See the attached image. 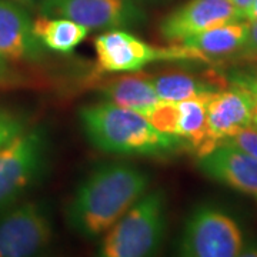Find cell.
<instances>
[{
    "label": "cell",
    "instance_id": "24",
    "mask_svg": "<svg viewBox=\"0 0 257 257\" xmlns=\"http://www.w3.org/2000/svg\"><path fill=\"white\" fill-rule=\"evenodd\" d=\"M230 2H231V5L237 9V12L240 13V16L246 20V15H247L248 9H250L251 3H253L254 0H230Z\"/></svg>",
    "mask_w": 257,
    "mask_h": 257
},
{
    "label": "cell",
    "instance_id": "10",
    "mask_svg": "<svg viewBox=\"0 0 257 257\" xmlns=\"http://www.w3.org/2000/svg\"><path fill=\"white\" fill-rule=\"evenodd\" d=\"M253 101L246 90L234 86L229 90H216L207 99L209 140L216 147L251 126Z\"/></svg>",
    "mask_w": 257,
    "mask_h": 257
},
{
    "label": "cell",
    "instance_id": "26",
    "mask_svg": "<svg viewBox=\"0 0 257 257\" xmlns=\"http://www.w3.org/2000/svg\"><path fill=\"white\" fill-rule=\"evenodd\" d=\"M16 2H20V3H32L35 0H16Z\"/></svg>",
    "mask_w": 257,
    "mask_h": 257
},
{
    "label": "cell",
    "instance_id": "6",
    "mask_svg": "<svg viewBox=\"0 0 257 257\" xmlns=\"http://www.w3.org/2000/svg\"><path fill=\"white\" fill-rule=\"evenodd\" d=\"M243 253L237 223L226 213L200 207L184 226L180 254L189 257H234Z\"/></svg>",
    "mask_w": 257,
    "mask_h": 257
},
{
    "label": "cell",
    "instance_id": "5",
    "mask_svg": "<svg viewBox=\"0 0 257 257\" xmlns=\"http://www.w3.org/2000/svg\"><path fill=\"white\" fill-rule=\"evenodd\" d=\"M46 149L42 128L23 130L0 147V213L39 179L46 163Z\"/></svg>",
    "mask_w": 257,
    "mask_h": 257
},
{
    "label": "cell",
    "instance_id": "1",
    "mask_svg": "<svg viewBox=\"0 0 257 257\" xmlns=\"http://www.w3.org/2000/svg\"><path fill=\"white\" fill-rule=\"evenodd\" d=\"M150 176L128 163H106L94 169L67 207L70 227L93 239L107 231L146 193Z\"/></svg>",
    "mask_w": 257,
    "mask_h": 257
},
{
    "label": "cell",
    "instance_id": "2",
    "mask_svg": "<svg viewBox=\"0 0 257 257\" xmlns=\"http://www.w3.org/2000/svg\"><path fill=\"white\" fill-rule=\"evenodd\" d=\"M79 117L89 142L104 153L160 156L179 146V138L156 130L142 113L109 101L82 107Z\"/></svg>",
    "mask_w": 257,
    "mask_h": 257
},
{
    "label": "cell",
    "instance_id": "17",
    "mask_svg": "<svg viewBox=\"0 0 257 257\" xmlns=\"http://www.w3.org/2000/svg\"><path fill=\"white\" fill-rule=\"evenodd\" d=\"M153 84L160 100L173 101V103H179L193 97H202L216 92V89H213V86L210 84L197 80L192 74L182 73V72L166 73L159 77H153Z\"/></svg>",
    "mask_w": 257,
    "mask_h": 257
},
{
    "label": "cell",
    "instance_id": "23",
    "mask_svg": "<svg viewBox=\"0 0 257 257\" xmlns=\"http://www.w3.org/2000/svg\"><path fill=\"white\" fill-rule=\"evenodd\" d=\"M241 52L243 55L257 56V23L248 25L247 39L241 47Z\"/></svg>",
    "mask_w": 257,
    "mask_h": 257
},
{
    "label": "cell",
    "instance_id": "22",
    "mask_svg": "<svg viewBox=\"0 0 257 257\" xmlns=\"http://www.w3.org/2000/svg\"><path fill=\"white\" fill-rule=\"evenodd\" d=\"M20 80H22V77L10 66V60L0 57V87L16 86Z\"/></svg>",
    "mask_w": 257,
    "mask_h": 257
},
{
    "label": "cell",
    "instance_id": "8",
    "mask_svg": "<svg viewBox=\"0 0 257 257\" xmlns=\"http://www.w3.org/2000/svg\"><path fill=\"white\" fill-rule=\"evenodd\" d=\"M40 12L89 29L136 28L146 20L145 12L130 0H42Z\"/></svg>",
    "mask_w": 257,
    "mask_h": 257
},
{
    "label": "cell",
    "instance_id": "12",
    "mask_svg": "<svg viewBox=\"0 0 257 257\" xmlns=\"http://www.w3.org/2000/svg\"><path fill=\"white\" fill-rule=\"evenodd\" d=\"M32 19L13 2L0 0V57L36 62L43 56V45L33 35Z\"/></svg>",
    "mask_w": 257,
    "mask_h": 257
},
{
    "label": "cell",
    "instance_id": "14",
    "mask_svg": "<svg viewBox=\"0 0 257 257\" xmlns=\"http://www.w3.org/2000/svg\"><path fill=\"white\" fill-rule=\"evenodd\" d=\"M101 93L113 104L139 111L143 116L162 101L157 96L153 79L146 74L120 76L106 83Z\"/></svg>",
    "mask_w": 257,
    "mask_h": 257
},
{
    "label": "cell",
    "instance_id": "7",
    "mask_svg": "<svg viewBox=\"0 0 257 257\" xmlns=\"http://www.w3.org/2000/svg\"><path fill=\"white\" fill-rule=\"evenodd\" d=\"M52 221L39 203H23L0 216V257L39 254L52 240Z\"/></svg>",
    "mask_w": 257,
    "mask_h": 257
},
{
    "label": "cell",
    "instance_id": "3",
    "mask_svg": "<svg viewBox=\"0 0 257 257\" xmlns=\"http://www.w3.org/2000/svg\"><path fill=\"white\" fill-rule=\"evenodd\" d=\"M166 194L157 189L142 196L116 221L100 246L103 257H145L155 254L165 237Z\"/></svg>",
    "mask_w": 257,
    "mask_h": 257
},
{
    "label": "cell",
    "instance_id": "11",
    "mask_svg": "<svg viewBox=\"0 0 257 257\" xmlns=\"http://www.w3.org/2000/svg\"><path fill=\"white\" fill-rule=\"evenodd\" d=\"M199 166L204 175L257 200V159L243 150L221 143L200 157Z\"/></svg>",
    "mask_w": 257,
    "mask_h": 257
},
{
    "label": "cell",
    "instance_id": "25",
    "mask_svg": "<svg viewBox=\"0 0 257 257\" xmlns=\"http://www.w3.org/2000/svg\"><path fill=\"white\" fill-rule=\"evenodd\" d=\"M246 20L248 23H257V0H254L248 9L247 15H246Z\"/></svg>",
    "mask_w": 257,
    "mask_h": 257
},
{
    "label": "cell",
    "instance_id": "19",
    "mask_svg": "<svg viewBox=\"0 0 257 257\" xmlns=\"http://www.w3.org/2000/svg\"><path fill=\"white\" fill-rule=\"evenodd\" d=\"M233 84L239 86L243 90H246L250 99L253 101V114L251 123L257 127V66L250 67L247 70L237 72L233 76Z\"/></svg>",
    "mask_w": 257,
    "mask_h": 257
},
{
    "label": "cell",
    "instance_id": "18",
    "mask_svg": "<svg viewBox=\"0 0 257 257\" xmlns=\"http://www.w3.org/2000/svg\"><path fill=\"white\" fill-rule=\"evenodd\" d=\"M145 117L156 130L177 138V120H179L177 103L162 100L152 110L147 111Z\"/></svg>",
    "mask_w": 257,
    "mask_h": 257
},
{
    "label": "cell",
    "instance_id": "4",
    "mask_svg": "<svg viewBox=\"0 0 257 257\" xmlns=\"http://www.w3.org/2000/svg\"><path fill=\"white\" fill-rule=\"evenodd\" d=\"M97 67L104 73L139 72L150 63L172 60H203L194 49L183 43L152 46L124 29H111L94 39Z\"/></svg>",
    "mask_w": 257,
    "mask_h": 257
},
{
    "label": "cell",
    "instance_id": "9",
    "mask_svg": "<svg viewBox=\"0 0 257 257\" xmlns=\"http://www.w3.org/2000/svg\"><path fill=\"white\" fill-rule=\"evenodd\" d=\"M244 20L230 0H189L167 15L160 33L172 43H182L207 29Z\"/></svg>",
    "mask_w": 257,
    "mask_h": 257
},
{
    "label": "cell",
    "instance_id": "20",
    "mask_svg": "<svg viewBox=\"0 0 257 257\" xmlns=\"http://www.w3.org/2000/svg\"><path fill=\"white\" fill-rule=\"evenodd\" d=\"M23 130L25 121L19 114L8 109H0V147Z\"/></svg>",
    "mask_w": 257,
    "mask_h": 257
},
{
    "label": "cell",
    "instance_id": "21",
    "mask_svg": "<svg viewBox=\"0 0 257 257\" xmlns=\"http://www.w3.org/2000/svg\"><path fill=\"white\" fill-rule=\"evenodd\" d=\"M224 143L231 145V146L237 147L240 150H243L244 153H247L251 157L257 159V128L244 127L240 130L237 135H234L233 138L227 139Z\"/></svg>",
    "mask_w": 257,
    "mask_h": 257
},
{
    "label": "cell",
    "instance_id": "16",
    "mask_svg": "<svg viewBox=\"0 0 257 257\" xmlns=\"http://www.w3.org/2000/svg\"><path fill=\"white\" fill-rule=\"evenodd\" d=\"M33 35L43 45L59 53H69L87 37L90 29L66 18L40 16L33 25Z\"/></svg>",
    "mask_w": 257,
    "mask_h": 257
},
{
    "label": "cell",
    "instance_id": "15",
    "mask_svg": "<svg viewBox=\"0 0 257 257\" xmlns=\"http://www.w3.org/2000/svg\"><path fill=\"white\" fill-rule=\"evenodd\" d=\"M210 94L177 103V138L184 139L197 152L199 157L214 150L207 130V99Z\"/></svg>",
    "mask_w": 257,
    "mask_h": 257
},
{
    "label": "cell",
    "instance_id": "13",
    "mask_svg": "<svg viewBox=\"0 0 257 257\" xmlns=\"http://www.w3.org/2000/svg\"><path fill=\"white\" fill-rule=\"evenodd\" d=\"M248 25L247 20L224 23L189 37L182 43L194 49L203 60L226 57L241 50L247 39Z\"/></svg>",
    "mask_w": 257,
    "mask_h": 257
}]
</instances>
